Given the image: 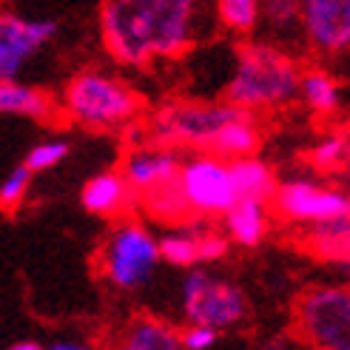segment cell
<instances>
[{
	"instance_id": "4fadbf2b",
	"label": "cell",
	"mask_w": 350,
	"mask_h": 350,
	"mask_svg": "<svg viewBox=\"0 0 350 350\" xmlns=\"http://www.w3.org/2000/svg\"><path fill=\"white\" fill-rule=\"evenodd\" d=\"M80 202L94 217L120 219L139 205V197L126 183L122 171H103L94 174L92 180H85V185L80 188Z\"/></svg>"
},
{
	"instance_id": "ffe728a7",
	"label": "cell",
	"mask_w": 350,
	"mask_h": 350,
	"mask_svg": "<svg viewBox=\"0 0 350 350\" xmlns=\"http://www.w3.org/2000/svg\"><path fill=\"white\" fill-rule=\"evenodd\" d=\"M259 146H262V131H259L256 114H248V117L231 120L225 129H219V134L214 137L208 154H217V157H222V160L231 163V160H239V157L256 154Z\"/></svg>"
},
{
	"instance_id": "d6a6232c",
	"label": "cell",
	"mask_w": 350,
	"mask_h": 350,
	"mask_svg": "<svg viewBox=\"0 0 350 350\" xmlns=\"http://www.w3.org/2000/svg\"><path fill=\"white\" fill-rule=\"evenodd\" d=\"M339 180H342V188L350 194V151H347V160H345V165H342V171H339Z\"/></svg>"
},
{
	"instance_id": "5bb4252c",
	"label": "cell",
	"mask_w": 350,
	"mask_h": 350,
	"mask_svg": "<svg viewBox=\"0 0 350 350\" xmlns=\"http://www.w3.org/2000/svg\"><path fill=\"white\" fill-rule=\"evenodd\" d=\"M222 231L231 239V245L239 248H256L268 237L271 225V202L239 197L222 217Z\"/></svg>"
},
{
	"instance_id": "2e32d148",
	"label": "cell",
	"mask_w": 350,
	"mask_h": 350,
	"mask_svg": "<svg viewBox=\"0 0 350 350\" xmlns=\"http://www.w3.org/2000/svg\"><path fill=\"white\" fill-rule=\"evenodd\" d=\"M114 350H183V345L180 330L171 322L154 313H139L120 330Z\"/></svg>"
},
{
	"instance_id": "603a6c76",
	"label": "cell",
	"mask_w": 350,
	"mask_h": 350,
	"mask_svg": "<svg viewBox=\"0 0 350 350\" xmlns=\"http://www.w3.org/2000/svg\"><path fill=\"white\" fill-rule=\"evenodd\" d=\"M347 151H350V134L336 129V131L322 134L317 143L308 148L305 160H308L313 174H325V177H330V174L342 171V165L347 160Z\"/></svg>"
},
{
	"instance_id": "7a4b0ae2",
	"label": "cell",
	"mask_w": 350,
	"mask_h": 350,
	"mask_svg": "<svg viewBox=\"0 0 350 350\" xmlns=\"http://www.w3.org/2000/svg\"><path fill=\"white\" fill-rule=\"evenodd\" d=\"M299 77L302 66L282 46L248 40L234 55V72L225 83V100L254 114L276 111L299 100Z\"/></svg>"
},
{
	"instance_id": "f1b7e54d",
	"label": "cell",
	"mask_w": 350,
	"mask_h": 350,
	"mask_svg": "<svg viewBox=\"0 0 350 350\" xmlns=\"http://www.w3.org/2000/svg\"><path fill=\"white\" fill-rule=\"evenodd\" d=\"M217 342H219V330L208 325H188L180 330L183 350H214Z\"/></svg>"
},
{
	"instance_id": "1f68e13d",
	"label": "cell",
	"mask_w": 350,
	"mask_h": 350,
	"mask_svg": "<svg viewBox=\"0 0 350 350\" xmlns=\"http://www.w3.org/2000/svg\"><path fill=\"white\" fill-rule=\"evenodd\" d=\"M6 350H46V345H40V342H34V339H21V342H14V345H9Z\"/></svg>"
},
{
	"instance_id": "8992f818",
	"label": "cell",
	"mask_w": 350,
	"mask_h": 350,
	"mask_svg": "<svg viewBox=\"0 0 350 350\" xmlns=\"http://www.w3.org/2000/svg\"><path fill=\"white\" fill-rule=\"evenodd\" d=\"M293 330L310 350H350L347 285L313 282L293 299Z\"/></svg>"
},
{
	"instance_id": "7c38bea8",
	"label": "cell",
	"mask_w": 350,
	"mask_h": 350,
	"mask_svg": "<svg viewBox=\"0 0 350 350\" xmlns=\"http://www.w3.org/2000/svg\"><path fill=\"white\" fill-rule=\"evenodd\" d=\"M183 157L177 148H165V146H134L126 160H122V177L134 188V194H146V191L163 185L168 180H174L180 174Z\"/></svg>"
},
{
	"instance_id": "83f0119b",
	"label": "cell",
	"mask_w": 350,
	"mask_h": 350,
	"mask_svg": "<svg viewBox=\"0 0 350 350\" xmlns=\"http://www.w3.org/2000/svg\"><path fill=\"white\" fill-rule=\"evenodd\" d=\"M231 251V239L225 237V231H214L202 225L200 234V262L202 265H214V262H222Z\"/></svg>"
},
{
	"instance_id": "cb8c5ba5",
	"label": "cell",
	"mask_w": 350,
	"mask_h": 350,
	"mask_svg": "<svg viewBox=\"0 0 350 350\" xmlns=\"http://www.w3.org/2000/svg\"><path fill=\"white\" fill-rule=\"evenodd\" d=\"M219 23L234 34H254L262 23V0H214Z\"/></svg>"
},
{
	"instance_id": "4dcf8cb0",
	"label": "cell",
	"mask_w": 350,
	"mask_h": 350,
	"mask_svg": "<svg viewBox=\"0 0 350 350\" xmlns=\"http://www.w3.org/2000/svg\"><path fill=\"white\" fill-rule=\"evenodd\" d=\"M262 350H296V342L285 334H279V336H271L265 345H262Z\"/></svg>"
},
{
	"instance_id": "e0dca14e",
	"label": "cell",
	"mask_w": 350,
	"mask_h": 350,
	"mask_svg": "<svg viewBox=\"0 0 350 350\" xmlns=\"http://www.w3.org/2000/svg\"><path fill=\"white\" fill-rule=\"evenodd\" d=\"M305 248L310 251V256H317L322 262H334L339 268L347 265L350 262V217L308 225Z\"/></svg>"
},
{
	"instance_id": "4316f807",
	"label": "cell",
	"mask_w": 350,
	"mask_h": 350,
	"mask_svg": "<svg viewBox=\"0 0 350 350\" xmlns=\"http://www.w3.org/2000/svg\"><path fill=\"white\" fill-rule=\"evenodd\" d=\"M72 154V146L66 139H43V143L31 146L23 165L31 171V174H43V171H55L57 165L66 163V157Z\"/></svg>"
},
{
	"instance_id": "44dd1931",
	"label": "cell",
	"mask_w": 350,
	"mask_h": 350,
	"mask_svg": "<svg viewBox=\"0 0 350 350\" xmlns=\"http://www.w3.org/2000/svg\"><path fill=\"white\" fill-rule=\"evenodd\" d=\"M231 177H234L237 197L262 200V202H271L273 191H276V183H279L273 168L265 160H259L256 154L231 160Z\"/></svg>"
},
{
	"instance_id": "d4e9b609",
	"label": "cell",
	"mask_w": 350,
	"mask_h": 350,
	"mask_svg": "<svg viewBox=\"0 0 350 350\" xmlns=\"http://www.w3.org/2000/svg\"><path fill=\"white\" fill-rule=\"evenodd\" d=\"M262 21L279 38L302 34V9L299 0H262Z\"/></svg>"
},
{
	"instance_id": "ac0fdd59",
	"label": "cell",
	"mask_w": 350,
	"mask_h": 350,
	"mask_svg": "<svg viewBox=\"0 0 350 350\" xmlns=\"http://www.w3.org/2000/svg\"><path fill=\"white\" fill-rule=\"evenodd\" d=\"M137 208L148 219L163 222V225H168V228H177V225L194 222L177 177L163 183V185H157V188H151V191H146V194H139V205Z\"/></svg>"
},
{
	"instance_id": "5b68a950",
	"label": "cell",
	"mask_w": 350,
	"mask_h": 350,
	"mask_svg": "<svg viewBox=\"0 0 350 350\" xmlns=\"http://www.w3.org/2000/svg\"><path fill=\"white\" fill-rule=\"evenodd\" d=\"M160 262V239L139 219H120L97 251L100 276L126 293L148 285Z\"/></svg>"
},
{
	"instance_id": "8fae6325",
	"label": "cell",
	"mask_w": 350,
	"mask_h": 350,
	"mask_svg": "<svg viewBox=\"0 0 350 350\" xmlns=\"http://www.w3.org/2000/svg\"><path fill=\"white\" fill-rule=\"evenodd\" d=\"M302 40L313 55L336 60L350 55V0H299Z\"/></svg>"
},
{
	"instance_id": "ba28073f",
	"label": "cell",
	"mask_w": 350,
	"mask_h": 350,
	"mask_svg": "<svg viewBox=\"0 0 350 350\" xmlns=\"http://www.w3.org/2000/svg\"><path fill=\"white\" fill-rule=\"evenodd\" d=\"M273 214L291 225H317L350 217V194L342 185H327L317 177H288L276 183L271 197Z\"/></svg>"
},
{
	"instance_id": "7402d4cb",
	"label": "cell",
	"mask_w": 350,
	"mask_h": 350,
	"mask_svg": "<svg viewBox=\"0 0 350 350\" xmlns=\"http://www.w3.org/2000/svg\"><path fill=\"white\" fill-rule=\"evenodd\" d=\"M202 225L205 219H194V222H185L171 228L163 239H160V256L165 265L171 268H197L202 265L200 262V234H202Z\"/></svg>"
},
{
	"instance_id": "30bf717a",
	"label": "cell",
	"mask_w": 350,
	"mask_h": 350,
	"mask_svg": "<svg viewBox=\"0 0 350 350\" xmlns=\"http://www.w3.org/2000/svg\"><path fill=\"white\" fill-rule=\"evenodd\" d=\"M60 23L51 17L0 12V80H21L26 66L57 38Z\"/></svg>"
},
{
	"instance_id": "6da1fadb",
	"label": "cell",
	"mask_w": 350,
	"mask_h": 350,
	"mask_svg": "<svg viewBox=\"0 0 350 350\" xmlns=\"http://www.w3.org/2000/svg\"><path fill=\"white\" fill-rule=\"evenodd\" d=\"M200 0H100V40L120 66L177 60L194 46Z\"/></svg>"
},
{
	"instance_id": "3957f363",
	"label": "cell",
	"mask_w": 350,
	"mask_h": 350,
	"mask_svg": "<svg viewBox=\"0 0 350 350\" xmlns=\"http://www.w3.org/2000/svg\"><path fill=\"white\" fill-rule=\"evenodd\" d=\"M60 114L85 131H122L143 114L139 97L126 80L100 68H83L66 80L57 97Z\"/></svg>"
},
{
	"instance_id": "484cf974",
	"label": "cell",
	"mask_w": 350,
	"mask_h": 350,
	"mask_svg": "<svg viewBox=\"0 0 350 350\" xmlns=\"http://www.w3.org/2000/svg\"><path fill=\"white\" fill-rule=\"evenodd\" d=\"M31 180H34V174L21 163V165H14L3 180H0V214H17V208H21L29 197V188H31Z\"/></svg>"
},
{
	"instance_id": "f546056e",
	"label": "cell",
	"mask_w": 350,
	"mask_h": 350,
	"mask_svg": "<svg viewBox=\"0 0 350 350\" xmlns=\"http://www.w3.org/2000/svg\"><path fill=\"white\" fill-rule=\"evenodd\" d=\"M46 350H97V347H92L89 342H77V339H57L46 345Z\"/></svg>"
},
{
	"instance_id": "d6986e66",
	"label": "cell",
	"mask_w": 350,
	"mask_h": 350,
	"mask_svg": "<svg viewBox=\"0 0 350 350\" xmlns=\"http://www.w3.org/2000/svg\"><path fill=\"white\" fill-rule=\"evenodd\" d=\"M299 100L319 117H334L342 109V85L322 66L302 68L299 77Z\"/></svg>"
},
{
	"instance_id": "277c9868",
	"label": "cell",
	"mask_w": 350,
	"mask_h": 350,
	"mask_svg": "<svg viewBox=\"0 0 350 350\" xmlns=\"http://www.w3.org/2000/svg\"><path fill=\"white\" fill-rule=\"evenodd\" d=\"M254 111L239 109L234 103H197V100H171L163 103L148 120L151 143L165 148H188V151H208L219 129L231 120L248 117Z\"/></svg>"
},
{
	"instance_id": "9a60e30c",
	"label": "cell",
	"mask_w": 350,
	"mask_h": 350,
	"mask_svg": "<svg viewBox=\"0 0 350 350\" xmlns=\"http://www.w3.org/2000/svg\"><path fill=\"white\" fill-rule=\"evenodd\" d=\"M0 114L26 117L34 122H51L60 117V106L55 94H49L31 83L0 80Z\"/></svg>"
},
{
	"instance_id": "836d02e7",
	"label": "cell",
	"mask_w": 350,
	"mask_h": 350,
	"mask_svg": "<svg viewBox=\"0 0 350 350\" xmlns=\"http://www.w3.org/2000/svg\"><path fill=\"white\" fill-rule=\"evenodd\" d=\"M342 271H345V285L350 291V262H347V265H342Z\"/></svg>"
},
{
	"instance_id": "9c48e42d",
	"label": "cell",
	"mask_w": 350,
	"mask_h": 350,
	"mask_svg": "<svg viewBox=\"0 0 350 350\" xmlns=\"http://www.w3.org/2000/svg\"><path fill=\"white\" fill-rule=\"evenodd\" d=\"M177 183L194 219H219L239 200L231 177V163L208 151H197L194 157L183 160Z\"/></svg>"
},
{
	"instance_id": "52a82bcc",
	"label": "cell",
	"mask_w": 350,
	"mask_h": 350,
	"mask_svg": "<svg viewBox=\"0 0 350 350\" xmlns=\"http://www.w3.org/2000/svg\"><path fill=\"white\" fill-rule=\"evenodd\" d=\"M180 305L188 325L231 330L248 319V296L231 279L214 276L202 265L188 268L180 282Z\"/></svg>"
}]
</instances>
